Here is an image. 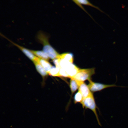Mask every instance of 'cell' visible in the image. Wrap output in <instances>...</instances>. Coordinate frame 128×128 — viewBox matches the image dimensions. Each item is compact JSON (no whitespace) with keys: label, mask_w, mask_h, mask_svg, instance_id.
I'll return each instance as SVG.
<instances>
[{"label":"cell","mask_w":128,"mask_h":128,"mask_svg":"<svg viewBox=\"0 0 128 128\" xmlns=\"http://www.w3.org/2000/svg\"><path fill=\"white\" fill-rule=\"evenodd\" d=\"M36 38L38 41L42 45L43 51L50 59L53 60L59 58L60 54L50 44L47 35L39 31L36 35Z\"/></svg>","instance_id":"obj_1"},{"label":"cell","mask_w":128,"mask_h":128,"mask_svg":"<svg viewBox=\"0 0 128 128\" xmlns=\"http://www.w3.org/2000/svg\"><path fill=\"white\" fill-rule=\"evenodd\" d=\"M80 103L83 108L89 109L93 112L99 124L101 125L96 111L97 106L93 93L92 92L89 96L83 98Z\"/></svg>","instance_id":"obj_2"},{"label":"cell","mask_w":128,"mask_h":128,"mask_svg":"<svg viewBox=\"0 0 128 128\" xmlns=\"http://www.w3.org/2000/svg\"><path fill=\"white\" fill-rule=\"evenodd\" d=\"M95 73L94 68L80 69L77 74L72 78L78 82H83L86 80H91V77Z\"/></svg>","instance_id":"obj_3"},{"label":"cell","mask_w":128,"mask_h":128,"mask_svg":"<svg viewBox=\"0 0 128 128\" xmlns=\"http://www.w3.org/2000/svg\"><path fill=\"white\" fill-rule=\"evenodd\" d=\"M64 69L69 78H72L76 75L80 69L73 63L65 61L62 64L61 68Z\"/></svg>","instance_id":"obj_4"},{"label":"cell","mask_w":128,"mask_h":128,"mask_svg":"<svg viewBox=\"0 0 128 128\" xmlns=\"http://www.w3.org/2000/svg\"><path fill=\"white\" fill-rule=\"evenodd\" d=\"M89 81V83L87 86L90 91L92 92L100 91L107 88L116 86L114 84H105L94 82L91 80Z\"/></svg>","instance_id":"obj_5"},{"label":"cell","mask_w":128,"mask_h":128,"mask_svg":"<svg viewBox=\"0 0 128 128\" xmlns=\"http://www.w3.org/2000/svg\"><path fill=\"white\" fill-rule=\"evenodd\" d=\"M2 36L5 37L9 41L11 42L12 44L17 47L23 53L30 59L33 62L36 61L37 57L35 56L33 54H32L29 50V49H27L22 46H20L18 44L13 42L12 41L9 39L5 37L2 34H1Z\"/></svg>","instance_id":"obj_6"},{"label":"cell","mask_w":128,"mask_h":128,"mask_svg":"<svg viewBox=\"0 0 128 128\" xmlns=\"http://www.w3.org/2000/svg\"><path fill=\"white\" fill-rule=\"evenodd\" d=\"M78 91L81 94L83 99L87 97L92 93L88 86L84 82H82L80 85Z\"/></svg>","instance_id":"obj_7"},{"label":"cell","mask_w":128,"mask_h":128,"mask_svg":"<svg viewBox=\"0 0 128 128\" xmlns=\"http://www.w3.org/2000/svg\"><path fill=\"white\" fill-rule=\"evenodd\" d=\"M36 61L40 64L45 70L48 73L53 66L48 61L38 57Z\"/></svg>","instance_id":"obj_8"},{"label":"cell","mask_w":128,"mask_h":128,"mask_svg":"<svg viewBox=\"0 0 128 128\" xmlns=\"http://www.w3.org/2000/svg\"><path fill=\"white\" fill-rule=\"evenodd\" d=\"M30 51L37 57L41 59L48 61L50 58L43 51L29 50Z\"/></svg>","instance_id":"obj_9"},{"label":"cell","mask_w":128,"mask_h":128,"mask_svg":"<svg viewBox=\"0 0 128 128\" xmlns=\"http://www.w3.org/2000/svg\"><path fill=\"white\" fill-rule=\"evenodd\" d=\"M33 62L37 71L42 77H44L49 74L42 66L38 62L35 61Z\"/></svg>","instance_id":"obj_10"},{"label":"cell","mask_w":128,"mask_h":128,"mask_svg":"<svg viewBox=\"0 0 128 128\" xmlns=\"http://www.w3.org/2000/svg\"><path fill=\"white\" fill-rule=\"evenodd\" d=\"M82 82L77 81L73 78H71L70 81V87L72 95L79 88L80 85Z\"/></svg>","instance_id":"obj_11"},{"label":"cell","mask_w":128,"mask_h":128,"mask_svg":"<svg viewBox=\"0 0 128 128\" xmlns=\"http://www.w3.org/2000/svg\"><path fill=\"white\" fill-rule=\"evenodd\" d=\"M58 58L73 63V56L71 53H64L60 54Z\"/></svg>","instance_id":"obj_12"},{"label":"cell","mask_w":128,"mask_h":128,"mask_svg":"<svg viewBox=\"0 0 128 128\" xmlns=\"http://www.w3.org/2000/svg\"><path fill=\"white\" fill-rule=\"evenodd\" d=\"M73 1L77 4L78 5H84L89 6H91L99 10L101 12L105 13L101 10L98 7L96 6L91 3L89 1L87 0H73Z\"/></svg>","instance_id":"obj_13"},{"label":"cell","mask_w":128,"mask_h":128,"mask_svg":"<svg viewBox=\"0 0 128 128\" xmlns=\"http://www.w3.org/2000/svg\"><path fill=\"white\" fill-rule=\"evenodd\" d=\"M59 68L56 67L52 66L48 73L50 75L54 77H60Z\"/></svg>","instance_id":"obj_14"},{"label":"cell","mask_w":128,"mask_h":128,"mask_svg":"<svg viewBox=\"0 0 128 128\" xmlns=\"http://www.w3.org/2000/svg\"><path fill=\"white\" fill-rule=\"evenodd\" d=\"M83 98L80 92L78 91L75 94L74 97V103L76 104L81 103Z\"/></svg>","instance_id":"obj_15"},{"label":"cell","mask_w":128,"mask_h":128,"mask_svg":"<svg viewBox=\"0 0 128 128\" xmlns=\"http://www.w3.org/2000/svg\"><path fill=\"white\" fill-rule=\"evenodd\" d=\"M60 77L69 78L65 70L62 68H59Z\"/></svg>","instance_id":"obj_16"}]
</instances>
